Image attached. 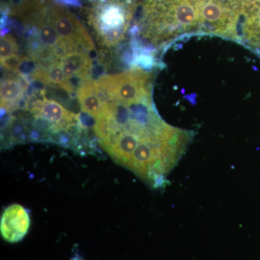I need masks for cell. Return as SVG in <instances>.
<instances>
[{
	"mask_svg": "<svg viewBox=\"0 0 260 260\" xmlns=\"http://www.w3.org/2000/svg\"><path fill=\"white\" fill-rule=\"evenodd\" d=\"M78 101L82 111L94 119L102 112L103 102L99 97L93 80H88L82 84L78 90Z\"/></svg>",
	"mask_w": 260,
	"mask_h": 260,
	"instance_id": "9",
	"label": "cell"
},
{
	"mask_svg": "<svg viewBox=\"0 0 260 260\" xmlns=\"http://www.w3.org/2000/svg\"><path fill=\"white\" fill-rule=\"evenodd\" d=\"M30 225V218L28 210L22 205L13 204L3 212L0 230L5 241L16 243L25 237Z\"/></svg>",
	"mask_w": 260,
	"mask_h": 260,
	"instance_id": "6",
	"label": "cell"
},
{
	"mask_svg": "<svg viewBox=\"0 0 260 260\" xmlns=\"http://www.w3.org/2000/svg\"><path fill=\"white\" fill-rule=\"evenodd\" d=\"M28 87L26 77L18 73L16 78H10L1 81L2 114L13 112L18 109L24 93Z\"/></svg>",
	"mask_w": 260,
	"mask_h": 260,
	"instance_id": "7",
	"label": "cell"
},
{
	"mask_svg": "<svg viewBox=\"0 0 260 260\" xmlns=\"http://www.w3.org/2000/svg\"><path fill=\"white\" fill-rule=\"evenodd\" d=\"M30 112L34 117V126L40 133H65L78 126L80 123L78 116L56 101L45 97L34 102Z\"/></svg>",
	"mask_w": 260,
	"mask_h": 260,
	"instance_id": "4",
	"label": "cell"
},
{
	"mask_svg": "<svg viewBox=\"0 0 260 260\" xmlns=\"http://www.w3.org/2000/svg\"><path fill=\"white\" fill-rule=\"evenodd\" d=\"M101 146L114 162L153 188L166 185L194 133L169 125L155 109L151 96L135 102L107 99L95 118Z\"/></svg>",
	"mask_w": 260,
	"mask_h": 260,
	"instance_id": "1",
	"label": "cell"
},
{
	"mask_svg": "<svg viewBox=\"0 0 260 260\" xmlns=\"http://www.w3.org/2000/svg\"><path fill=\"white\" fill-rule=\"evenodd\" d=\"M133 13V5L126 0H96L88 9V18L99 40L112 47L124 39Z\"/></svg>",
	"mask_w": 260,
	"mask_h": 260,
	"instance_id": "2",
	"label": "cell"
},
{
	"mask_svg": "<svg viewBox=\"0 0 260 260\" xmlns=\"http://www.w3.org/2000/svg\"><path fill=\"white\" fill-rule=\"evenodd\" d=\"M239 15L244 19L236 30L234 41L245 46L260 57V0H241Z\"/></svg>",
	"mask_w": 260,
	"mask_h": 260,
	"instance_id": "5",
	"label": "cell"
},
{
	"mask_svg": "<svg viewBox=\"0 0 260 260\" xmlns=\"http://www.w3.org/2000/svg\"><path fill=\"white\" fill-rule=\"evenodd\" d=\"M94 84L102 102L106 99L135 102L151 96V76L140 68L105 75Z\"/></svg>",
	"mask_w": 260,
	"mask_h": 260,
	"instance_id": "3",
	"label": "cell"
},
{
	"mask_svg": "<svg viewBox=\"0 0 260 260\" xmlns=\"http://www.w3.org/2000/svg\"><path fill=\"white\" fill-rule=\"evenodd\" d=\"M59 61L70 81L75 77L83 80L90 75L92 61L88 53L81 51L68 53Z\"/></svg>",
	"mask_w": 260,
	"mask_h": 260,
	"instance_id": "8",
	"label": "cell"
},
{
	"mask_svg": "<svg viewBox=\"0 0 260 260\" xmlns=\"http://www.w3.org/2000/svg\"><path fill=\"white\" fill-rule=\"evenodd\" d=\"M72 260H83L82 259V258L80 257L79 255H76L73 258V259Z\"/></svg>",
	"mask_w": 260,
	"mask_h": 260,
	"instance_id": "11",
	"label": "cell"
},
{
	"mask_svg": "<svg viewBox=\"0 0 260 260\" xmlns=\"http://www.w3.org/2000/svg\"><path fill=\"white\" fill-rule=\"evenodd\" d=\"M18 49V43L10 34L1 37L0 41V59L1 61L15 56Z\"/></svg>",
	"mask_w": 260,
	"mask_h": 260,
	"instance_id": "10",
	"label": "cell"
}]
</instances>
